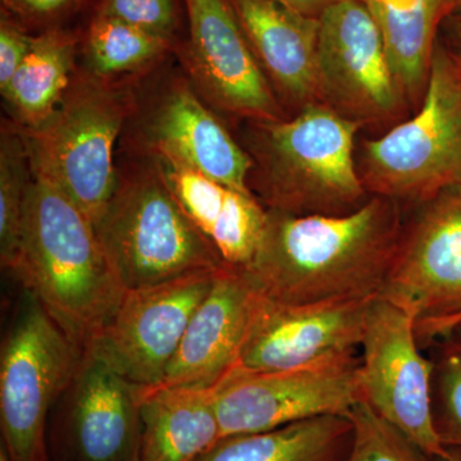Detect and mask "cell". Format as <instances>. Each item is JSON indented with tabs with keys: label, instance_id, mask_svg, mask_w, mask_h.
I'll use <instances>...</instances> for the list:
<instances>
[{
	"label": "cell",
	"instance_id": "1",
	"mask_svg": "<svg viewBox=\"0 0 461 461\" xmlns=\"http://www.w3.org/2000/svg\"><path fill=\"white\" fill-rule=\"evenodd\" d=\"M403 229L393 200L372 195L342 215H293L267 209L249 280L285 305L372 300L384 290Z\"/></svg>",
	"mask_w": 461,
	"mask_h": 461
},
{
	"label": "cell",
	"instance_id": "2",
	"mask_svg": "<svg viewBox=\"0 0 461 461\" xmlns=\"http://www.w3.org/2000/svg\"><path fill=\"white\" fill-rule=\"evenodd\" d=\"M11 272L84 354L124 293L89 218L65 191L35 172Z\"/></svg>",
	"mask_w": 461,
	"mask_h": 461
},
{
	"label": "cell",
	"instance_id": "3",
	"mask_svg": "<svg viewBox=\"0 0 461 461\" xmlns=\"http://www.w3.org/2000/svg\"><path fill=\"white\" fill-rule=\"evenodd\" d=\"M363 124L323 103L291 120L253 122L254 189L264 208L293 215H342L371 196L355 165V139Z\"/></svg>",
	"mask_w": 461,
	"mask_h": 461
},
{
	"label": "cell",
	"instance_id": "4",
	"mask_svg": "<svg viewBox=\"0 0 461 461\" xmlns=\"http://www.w3.org/2000/svg\"><path fill=\"white\" fill-rule=\"evenodd\" d=\"M93 226L124 290L227 266L191 222L154 162L118 175L113 195Z\"/></svg>",
	"mask_w": 461,
	"mask_h": 461
},
{
	"label": "cell",
	"instance_id": "5",
	"mask_svg": "<svg viewBox=\"0 0 461 461\" xmlns=\"http://www.w3.org/2000/svg\"><path fill=\"white\" fill-rule=\"evenodd\" d=\"M135 105L129 87L75 72L53 113L38 126L21 127L32 172L65 191L91 223L113 195L114 144Z\"/></svg>",
	"mask_w": 461,
	"mask_h": 461
},
{
	"label": "cell",
	"instance_id": "6",
	"mask_svg": "<svg viewBox=\"0 0 461 461\" xmlns=\"http://www.w3.org/2000/svg\"><path fill=\"white\" fill-rule=\"evenodd\" d=\"M359 173L368 194L399 204L461 185V59L444 44L437 42L417 113L364 141Z\"/></svg>",
	"mask_w": 461,
	"mask_h": 461
},
{
	"label": "cell",
	"instance_id": "7",
	"mask_svg": "<svg viewBox=\"0 0 461 461\" xmlns=\"http://www.w3.org/2000/svg\"><path fill=\"white\" fill-rule=\"evenodd\" d=\"M84 351L26 291L0 357V426L11 461H48V415L74 384Z\"/></svg>",
	"mask_w": 461,
	"mask_h": 461
},
{
	"label": "cell",
	"instance_id": "8",
	"mask_svg": "<svg viewBox=\"0 0 461 461\" xmlns=\"http://www.w3.org/2000/svg\"><path fill=\"white\" fill-rule=\"evenodd\" d=\"M360 348L357 382L362 402L430 459L441 456L445 447L433 426V362L421 353L414 318L375 297L366 313Z\"/></svg>",
	"mask_w": 461,
	"mask_h": 461
},
{
	"label": "cell",
	"instance_id": "9",
	"mask_svg": "<svg viewBox=\"0 0 461 461\" xmlns=\"http://www.w3.org/2000/svg\"><path fill=\"white\" fill-rule=\"evenodd\" d=\"M357 354L280 372H230L214 387L223 437L266 432L323 415H344L362 402Z\"/></svg>",
	"mask_w": 461,
	"mask_h": 461
},
{
	"label": "cell",
	"instance_id": "10",
	"mask_svg": "<svg viewBox=\"0 0 461 461\" xmlns=\"http://www.w3.org/2000/svg\"><path fill=\"white\" fill-rule=\"evenodd\" d=\"M220 269L124 290L85 354L102 360L132 384L158 386Z\"/></svg>",
	"mask_w": 461,
	"mask_h": 461
},
{
	"label": "cell",
	"instance_id": "11",
	"mask_svg": "<svg viewBox=\"0 0 461 461\" xmlns=\"http://www.w3.org/2000/svg\"><path fill=\"white\" fill-rule=\"evenodd\" d=\"M318 81L321 103L360 124L397 120L409 105L384 38L357 0H339L320 17Z\"/></svg>",
	"mask_w": 461,
	"mask_h": 461
},
{
	"label": "cell",
	"instance_id": "12",
	"mask_svg": "<svg viewBox=\"0 0 461 461\" xmlns=\"http://www.w3.org/2000/svg\"><path fill=\"white\" fill-rule=\"evenodd\" d=\"M378 297L415 323L461 313V185L439 191L418 209L402 239Z\"/></svg>",
	"mask_w": 461,
	"mask_h": 461
},
{
	"label": "cell",
	"instance_id": "13",
	"mask_svg": "<svg viewBox=\"0 0 461 461\" xmlns=\"http://www.w3.org/2000/svg\"><path fill=\"white\" fill-rule=\"evenodd\" d=\"M190 83L214 108L250 122L284 120L273 87L230 0H185Z\"/></svg>",
	"mask_w": 461,
	"mask_h": 461
},
{
	"label": "cell",
	"instance_id": "14",
	"mask_svg": "<svg viewBox=\"0 0 461 461\" xmlns=\"http://www.w3.org/2000/svg\"><path fill=\"white\" fill-rule=\"evenodd\" d=\"M372 300L285 305L263 296L232 372L291 371L357 354Z\"/></svg>",
	"mask_w": 461,
	"mask_h": 461
},
{
	"label": "cell",
	"instance_id": "15",
	"mask_svg": "<svg viewBox=\"0 0 461 461\" xmlns=\"http://www.w3.org/2000/svg\"><path fill=\"white\" fill-rule=\"evenodd\" d=\"M138 132L151 157L169 158L226 186L253 194L249 186L253 159L186 78L163 85L142 112Z\"/></svg>",
	"mask_w": 461,
	"mask_h": 461
},
{
	"label": "cell",
	"instance_id": "16",
	"mask_svg": "<svg viewBox=\"0 0 461 461\" xmlns=\"http://www.w3.org/2000/svg\"><path fill=\"white\" fill-rule=\"evenodd\" d=\"M262 300L244 269L222 267L158 386H218L238 364Z\"/></svg>",
	"mask_w": 461,
	"mask_h": 461
},
{
	"label": "cell",
	"instance_id": "17",
	"mask_svg": "<svg viewBox=\"0 0 461 461\" xmlns=\"http://www.w3.org/2000/svg\"><path fill=\"white\" fill-rule=\"evenodd\" d=\"M65 421L71 461H132L141 433L140 390L85 354Z\"/></svg>",
	"mask_w": 461,
	"mask_h": 461
},
{
	"label": "cell",
	"instance_id": "18",
	"mask_svg": "<svg viewBox=\"0 0 461 461\" xmlns=\"http://www.w3.org/2000/svg\"><path fill=\"white\" fill-rule=\"evenodd\" d=\"M264 74L294 107L321 103L318 81L320 18L277 0H230Z\"/></svg>",
	"mask_w": 461,
	"mask_h": 461
},
{
	"label": "cell",
	"instance_id": "19",
	"mask_svg": "<svg viewBox=\"0 0 461 461\" xmlns=\"http://www.w3.org/2000/svg\"><path fill=\"white\" fill-rule=\"evenodd\" d=\"M158 171L196 229L223 262L245 268L256 256L267 209L253 195L206 177L165 157H153Z\"/></svg>",
	"mask_w": 461,
	"mask_h": 461
},
{
	"label": "cell",
	"instance_id": "20",
	"mask_svg": "<svg viewBox=\"0 0 461 461\" xmlns=\"http://www.w3.org/2000/svg\"><path fill=\"white\" fill-rule=\"evenodd\" d=\"M140 402L132 461H196L222 438L214 388L141 387Z\"/></svg>",
	"mask_w": 461,
	"mask_h": 461
},
{
	"label": "cell",
	"instance_id": "21",
	"mask_svg": "<svg viewBox=\"0 0 461 461\" xmlns=\"http://www.w3.org/2000/svg\"><path fill=\"white\" fill-rule=\"evenodd\" d=\"M377 25L409 105L423 100L447 0H357Z\"/></svg>",
	"mask_w": 461,
	"mask_h": 461
},
{
	"label": "cell",
	"instance_id": "22",
	"mask_svg": "<svg viewBox=\"0 0 461 461\" xmlns=\"http://www.w3.org/2000/svg\"><path fill=\"white\" fill-rule=\"evenodd\" d=\"M353 423L323 415L266 432L223 437L196 461H345Z\"/></svg>",
	"mask_w": 461,
	"mask_h": 461
},
{
	"label": "cell",
	"instance_id": "23",
	"mask_svg": "<svg viewBox=\"0 0 461 461\" xmlns=\"http://www.w3.org/2000/svg\"><path fill=\"white\" fill-rule=\"evenodd\" d=\"M75 41L68 33L50 32L33 38L32 50L2 91L23 129L47 120L63 99L75 75Z\"/></svg>",
	"mask_w": 461,
	"mask_h": 461
},
{
	"label": "cell",
	"instance_id": "24",
	"mask_svg": "<svg viewBox=\"0 0 461 461\" xmlns=\"http://www.w3.org/2000/svg\"><path fill=\"white\" fill-rule=\"evenodd\" d=\"M169 48L168 39L98 14L90 23L85 44L87 72L112 80L145 68Z\"/></svg>",
	"mask_w": 461,
	"mask_h": 461
},
{
	"label": "cell",
	"instance_id": "25",
	"mask_svg": "<svg viewBox=\"0 0 461 461\" xmlns=\"http://www.w3.org/2000/svg\"><path fill=\"white\" fill-rule=\"evenodd\" d=\"M32 162L20 124L3 122L0 136V260L12 271L23 233Z\"/></svg>",
	"mask_w": 461,
	"mask_h": 461
},
{
	"label": "cell",
	"instance_id": "26",
	"mask_svg": "<svg viewBox=\"0 0 461 461\" xmlns=\"http://www.w3.org/2000/svg\"><path fill=\"white\" fill-rule=\"evenodd\" d=\"M429 348L433 426L445 448H461V321L437 336Z\"/></svg>",
	"mask_w": 461,
	"mask_h": 461
},
{
	"label": "cell",
	"instance_id": "27",
	"mask_svg": "<svg viewBox=\"0 0 461 461\" xmlns=\"http://www.w3.org/2000/svg\"><path fill=\"white\" fill-rule=\"evenodd\" d=\"M353 442L345 461H432L402 430L359 402L348 412Z\"/></svg>",
	"mask_w": 461,
	"mask_h": 461
},
{
	"label": "cell",
	"instance_id": "28",
	"mask_svg": "<svg viewBox=\"0 0 461 461\" xmlns=\"http://www.w3.org/2000/svg\"><path fill=\"white\" fill-rule=\"evenodd\" d=\"M99 14L123 21L168 41L176 25L173 0H103Z\"/></svg>",
	"mask_w": 461,
	"mask_h": 461
},
{
	"label": "cell",
	"instance_id": "29",
	"mask_svg": "<svg viewBox=\"0 0 461 461\" xmlns=\"http://www.w3.org/2000/svg\"><path fill=\"white\" fill-rule=\"evenodd\" d=\"M33 38L5 16L0 23V90L8 86L32 50Z\"/></svg>",
	"mask_w": 461,
	"mask_h": 461
},
{
	"label": "cell",
	"instance_id": "30",
	"mask_svg": "<svg viewBox=\"0 0 461 461\" xmlns=\"http://www.w3.org/2000/svg\"><path fill=\"white\" fill-rule=\"evenodd\" d=\"M7 7L26 16L45 17L68 7L74 0H3Z\"/></svg>",
	"mask_w": 461,
	"mask_h": 461
},
{
	"label": "cell",
	"instance_id": "31",
	"mask_svg": "<svg viewBox=\"0 0 461 461\" xmlns=\"http://www.w3.org/2000/svg\"><path fill=\"white\" fill-rule=\"evenodd\" d=\"M461 313L454 315V317L445 318V320L423 321V323H415V333H417L418 344H420L421 350L429 348L430 342L450 330L455 324L460 323Z\"/></svg>",
	"mask_w": 461,
	"mask_h": 461
},
{
	"label": "cell",
	"instance_id": "32",
	"mask_svg": "<svg viewBox=\"0 0 461 461\" xmlns=\"http://www.w3.org/2000/svg\"><path fill=\"white\" fill-rule=\"evenodd\" d=\"M285 7L293 9L304 16L320 18L326 9L338 3L339 0H277Z\"/></svg>",
	"mask_w": 461,
	"mask_h": 461
},
{
	"label": "cell",
	"instance_id": "33",
	"mask_svg": "<svg viewBox=\"0 0 461 461\" xmlns=\"http://www.w3.org/2000/svg\"><path fill=\"white\" fill-rule=\"evenodd\" d=\"M447 50L461 59V12L450 14L442 23Z\"/></svg>",
	"mask_w": 461,
	"mask_h": 461
},
{
	"label": "cell",
	"instance_id": "34",
	"mask_svg": "<svg viewBox=\"0 0 461 461\" xmlns=\"http://www.w3.org/2000/svg\"><path fill=\"white\" fill-rule=\"evenodd\" d=\"M432 461H461V448H445V453Z\"/></svg>",
	"mask_w": 461,
	"mask_h": 461
},
{
	"label": "cell",
	"instance_id": "35",
	"mask_svg": "<svg viewBox=\"0 0 461 461\" xmlns=\"http://www.w3.org/2000/svg\"><path fill=\"white\" fill-rule=\"evenodd\" d=\"M456 12H461V0H447V16Z\"/></svg>",
	"mask_w": 461,
	"mask_h": 461
},
{
	"label": "cell",
	"instance_id": "36",
	"mask_svg": "<svg viewBox=\"0 0 461 461\" xmlns=\"http://www.w3.org/2000/svg\"><path fill=\"white\" fill-rule=\"evenodd\" d=\"M0 461H11L7 453H5V450L3 447H0Z\"/></svg>",
	"mask_w": 461,
	"mask_h": 461
},
{
	"label": "cell",
	"instance_id": "37",
	"mask_svg": "<svg viewBox=\"0 0 461 461\" xmlns=\"http://www.w3.org/2000/svg\"><path fill=\"white\" fill-rule=\"evenodd\" d=\"M459 59H460V58H459Z\"/></svg>",
	"mask_w": 461,
	"mask_h": 461
}]
</instances>
